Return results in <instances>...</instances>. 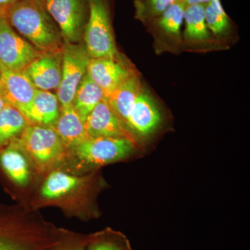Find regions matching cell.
<instances>
[{"instance_id":"cell-9","label":"cell","mask_w":250,"mask_h":250,"mask_svg":"<svg viewBox=\"0 0 250 250\" xmlns=\"http://www.w3.org/2000/svg\"><path fill=\"white\" fill-rule=\"evenodd\" d=\"M84 126L91 138H122L141 145L137 136L122 121L105 99L87 117Z\"/></svg>"},{"instance_id":"cell-25","label":"cell","mask_w":250,"mask_h":250,"mask_svg":"<svg viewBox=\"0 0 250 250\" xmlns=\"http://www.w3.org/2000/svg\"><path fill=\"white\" fill-rule=\"evenodd\" d=\"M88 234H82L72 231L59 250H86Z\"/></svg>"},{"instance_id":"cell-10","label":"cell","mask_w":250,"mask_h":250,"mask_svg":"<svg viewBox=\"0 0 250 250\" xmlns=\"http://www.w3.org/2000/svg\"><path fill=\"white\" fill-rule=\"evenodd\" d=\"M62 52H44L22 72L36 89H58L62 80Z\"/></svg>"},{"instance_id":"cell-13","label":"cell","mask_w":250,"mask_h":250,"mask_svg":"<svg viewBox=\"0 0 250 250\" xmlns=\"http://www.w3.org/2000/svg\"><path fill=\"white\" fill-rule=\"evenodd\" d=\"M161 122V113L157 106L152 98L142 90L130 112L128 126L140 139L153 134Z\"/></svg>"},{"instance_id":"cell-3","label":"cell","mask_w":250,"mask_h":250,"mask_svg":"<svg viewBox=\"0 0 250 250\" xmlns=\"http://www.w3.org/2000/svg\"><path fill=\"white\" fill-rule=\"evenodd\" d=\"M18 141L39 173L52 172L67 160L68 150L52 126L29 124Z\"/></svg>"},{"instance_id":"cell-21","label":"cell","mask_w":250,"mask_h":250,"mask_svg":"<svg viewBox=\"0 0 250 250\" xmlns=\"http://www.w3.org/2000/svg\"><path fill=\"white\" fill-rule=\"evenodd\" d=\"M184 21L186 22L185 36L188 40L201 42L209 37L205 21V5L186 6Z\"/></svg>"},{"instance_id":"cell-6","label":"cell","mask_w":250,"mask_h":250,"mask_svg":"<svg viewBox=\"0 0 250 250\" xmlns=\"http://www.w3.org/2000/svg\"><path fill=\"white\" fill-rule=\"evenodd\" d=\"M60 29L64 41L78 43L90 15L88 0H42Z\"/></svg>"},{"instance_id":"cell-5","label":"cell","mask_w":250,"mask_h":250,"mask_svg":"<svg viewBox=\"0 0 250 250\" xmlns=\"http://www.w3.org/2000/svg\"><path fill=\"white\" fill-rule=\"evenodd\" d=\"M90 15L83 33L85 47L91 59H117L109 0H88Z\"/></svg>"},{"instance_id":"cell-16","label":"cell","mask_w":250,"mask_h":250,"mask_svg":"<svg viewBox=\"0 0 250 250\" xmlns=\"http://www.w3.org/2000/svg\"><path fill=\"white\" fill-rule=\"evenodd\" d=\"M141 91V81L134 75L105 96L104 99L122 121L127 125L130 112Z\"/></svg>"},{"instance_id":"cell-7","label":"cell","mask_w":250,"mask_h":250,"mask_svg":"<svg viewBox=\"0 0 250 250\" xmlns=\"http://www.w3.org/2000/svg\"><path fill=\"white\" fill-rule=\"evenodd\" d=\"M90 57L84 45L64 42L62 49V80L58 89L60 107L71 106L77 88L87 72Z\"/></svg>"},{"instance_id":"cell-8","label":"cell","mask_w":250,"mask_h":250,"mask_svg":"<svg viewBox=\"0 0 250 250\" xmlns=\"http://www.w3.org/2000/svg\"><path fill=\"white\" fill-rule=\"evenodd\" d=\"M44 52L21 38L4 16H0V64L16 72H22Z\"/></svg>"},{"instance_id":"cell-23","label":"cell","mask_w":250,"mask_h":250,"mask_svg":"<svg viewBox=\"0 0 250 250\" xmlns=\"http://www.w3.org/2000/svg\"><path fill=\"white\" fill-rule=\"evenodd\" d=\"M205 16L207 27L217 35L225 34L231 28V21L220 0H210L205 5Z\"/></svg>"},{"instance_id":"cell-22","label":"cell","mask_w":250,"mask_h":250,"mask_svg":"<svg viewBox=\"0 0 250 250\" xmlns=\"http://www.w3.org/2000/svg\"><path fill=\"white\" fill-rule=\"evenodd\" d=\"M186 6L184 0H177L170 5L159 17L153 20L159 29L168 35L178 37L184 20Z\"/></svg>"},{"instance_id":"cell-19","label":"cell","mask_w":250,"mask_h":250,"mask_svg":"<svg viewBox=\"0 0 250 250\" xmlns=\"http://www.w3.org/2000/svg\"><path fill=\"white\" fill-rule=\"evenodd\" d=\"M30 124L17 108L6 104L0 112V146L10 143Z\"/></svg>"},{"instance_id":"cell-12","label":"cell","mask_w":250,"mask_h":250,"mask_svg":"<svg viewBox=\"0 0 250 250\" xmlns=\"http://www.w3.org/2000/svg\"><path fill=\"white\" fill-rule=\"evenodd\" d=\"M87 75L104 90L105 96L116 89L134 72L117 59H90Z\"/></svg>"},{"instance_id":"cell-20","label":"cell","mask_w":250,"mask_h":250,"mask_svg":"<svg viewBox=\"0 0 250 250\" xmlns=\"http://www.w3.org/2000/svg\"><path fill=\"white\" fill-rule=\"evenodd\" d=\"M86 250H133L129 238L110 228L88 234Z\"/></svg>"},{"instance_id":"cell-18","label":"cell","mask_w":250,"mask_h":250,"mask_svg":"<svg viewBox=\"0 0 250 250\" xmlns=\"http://www.w3.org/2000/svg\"><path fill=\"white\" fill-rule=\"evenodd\" d=\"M104 98V90L85 74L77 88L72 106L84 123L94 108Z\"/></svg>"},{"instance_id":"cell-26","label":"cell","mask_w":250,"mask_h":250,"mask_svg":"<svg viewBox=\"0 0 250 250\" xmlns=\"http://www.w3.org/2000/svg\"><path fill=\"white\" fill-rule=\"evenodd\" d=\"M18 0H0V16H4L7 10Z\"/></svg>"},{"instance_id":"cell-27","label":"cell","mask_w":250,"mask_h":250,"mask_svg":"<svg viewBox=\"0 0 250 250\" xmlns=\"http://www.w3.org/2000/svg\"><path fill=\"white\" fill-rule=\"evenodd\" d=\"M187 6L190 5H206L208 4L210 0H184Z\"/></svg>"},{"instance_id":"cell-15","label":"cell","mask_w":250,"mask_h":250,"mask_svg":"<svg viewBox=\"0 0 250 250\" xmlns=\"http://www.w3.org/2000/svg\"><path fill=\"white\" fill-rule=\"evenodd\" d=\"M52 127L59 135L67 150L90 139L84 123L75 111L73 106L60 107V116Z\"/></svg>"},{"instance_id":"cell-2","label":"cell","mask_w":250,"mask_h":250,"mask_svg":"<svg viewBox=\"0 0 250 250\" xmlns=\"http://www.w3.org/2000/svg\"><path fill=\"white\" fill-rule=\"evenodd\" d=\"M4 17L36 49L50 53L62 52L65 41L42 0H18Z\"/></svg>"},{"instance_id":"cell-11","label":"cell","mask_w":250,"mask_h":250,"mask_svg":"<svg viewBox=\"0 0 250 250\" xmlns=\"http://www.w3.org/2000/svg\"><path fill=\"white\" fill-rule=\"evenodd\" d=\"M36 88L22 72H16L1 65L0 95L6 103L22 113L29 107Z\"/></svg>"},{"instance_id":"cell-4","label":"cell","mask_w":250,"mask_h":250,"mask_svg":"<svg viewBox=\"0 0 250 250\" xmlns=\"http://www.w3.org/2000/svg\"><path fill=\"white\" fill-rule=\"evenodd\" d=\"M140 147L131 140L122 138H92L67 152L77 168L97 170L108 164L124 160Z\"/></svg>"},{"instance_id":"cell-14","label":"cell","mask_w":250,"mask_h":250,"mask_svg":"<svg viewBox=\"0 0 250 250\" xmlns=\"http://www.w3.org/2000/svg\"><path fill=\"white\" fill-rule=\"evenodd\" d=\"M23 115L30 124L53 126L60 116L58 98L48 90L36 89L32 102Z\"/></svg>"},{"instance_id":"cell-28","label":"cell","mask_w":250,"mask_h":250,"mask_svg":"<svg viewBox=\"0 0 250 250\" xmlns=\"http://www.w3.org/2000/svg\"><path fill=\"white\" fill-rule=\"evenodd\" d=\"M6 104H7L5 102L4 98H3L2 97H1V95H0V112L1 111V110L4 108V106H6Z\"/></svg>"},{"instance_id":"cell-1","label":"cell","mask_w":250,"mask_h":250,"mask_svg":"<svg viewBox=\"0 0 250 250\" xmlns=\"http://www.w3.org/2000/svg\"><path fill=\"white\" fill-rule=\"evenodd\" d=\"M70 233L47 221L35 208H0V250H59Z\"/></svg>"},{"instance_id":"cell-17","label":"cell","mask_w":250,"mask_h":250,"mask_svg":"<svg viewBox=\"0 0 250 250\" xmlns=\"http://www.w3.org/2000/svg\"><path fill=\"white\" fill-rule=\"evenodd\" d=\"M26 153L14 139L9 146L3 151L0 156V163L10 178L21 187H26L30 182L31 172L29 170Z\"/></svg>"},{"instance_id":"cell-29","label":"cell","mask_w":250,"mask_h":250,"mask_svg":"<svg viewBox=\"0 0 250 250\" xmlns=\"http://www.w3.org/2000/svg\"><path fill=\"white\" fill-rule=\"evenodd\" d=\"M0 78H1V64H0Z\"/></svg>"},{"instance_id":"cell-24","label":"cell","mask_w":250,"mask_h":250,"mask_svg":"<svg viewBox=\"0 0 250 250\" xmlns=\"http://www.w3.org/2000/svg\"><path fill=\"white\" fill-rule=\"evenodd\" d=\"M177 0H135L136 18L149 22L159 17Z\"/></svg>"}]
</instances>
